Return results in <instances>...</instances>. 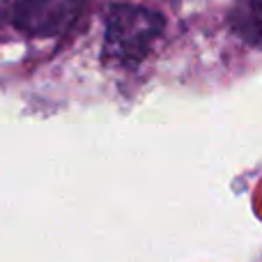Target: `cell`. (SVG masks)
Returning a JSON list of instances; mask_svg holds the SVG:
<instances>
[{"label": "cell", "mask_w": 262, "mask_h": 262, "mask_svg": "<svg viewBox=\"0 0 262 262\" xmlns=\"http://www.w3.org/2000/svg\"><path fill=\"white\" fill-rule=\"evenodd\" d=\"M230 23L242 39L262 49V0H237Z\"/></svg>", "instance_id": "3"}, {"label": "cell", "mask_w": 262, "mask_h": 262, "mask_svg": "<svg viewBox=\"0 0 262 262\" xmlns=\"http://www.w3.org/2000/svg\"><path fill=\"white\" fill-rule=\"evenodd\" d=\"M163 32L161 14L136 5H115L106 16L104 53L120 64H136Z\"/></svg>", "instance_id": "1"}, {"label": "cell", "mask_w": 262, "mask_h": 262, "mask_svg": "<svg viewBox=\"0 0 262 262\" xmlns=\"http://www.w3.org/2000/svg\"><path fill=\"white\" fill-rule=\"evenodd\" d=\"M85 0H16L12 21L35 37H55L72 28Z\"/></svg>", "instance_id": "2"}]
</instances>
